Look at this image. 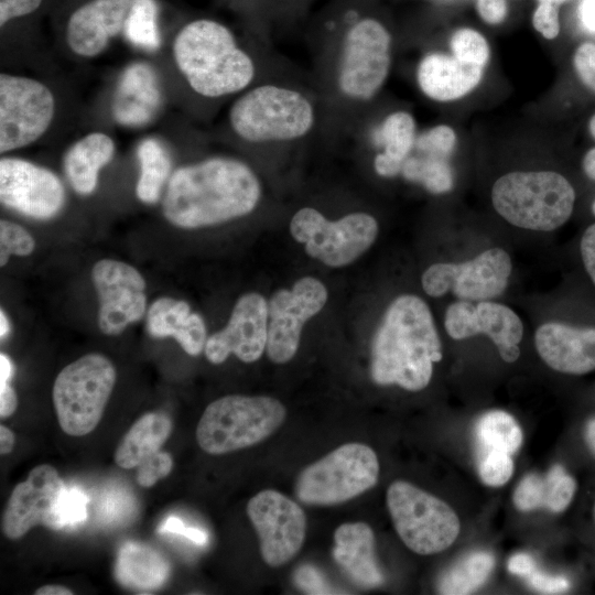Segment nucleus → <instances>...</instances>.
Listing matches in <instances>:
<instances>
[{
	"label": "nucleus",
	"mask_w": 595,
	"mask_h": 595,
	"mask_svg": "<svg viewBox=\"0 0 595 595\" xmlns=\"http://www.w3.org/2000/svg\"><path fill=\"white\" fill-rule=\"evenodd\" d=\"M327 298L326 286L313 277L302 278L290 290H278L271 296L266 351L273 363L285 364L294 357L304 323L324 307Z\"/></svg>",
	"instance_id": "obj_16"
},
{
	"label": "nucleus",
	"mask_w": 595,
	"mask_h": 595,
	"mask_svg": "<svg viewBox=\"0 0 595 595\" xmlns=\"http://www.w3.org/2000/svg\"><path fill=\"white\" fill-rule=\"evenodd\" d=\"M170 572L166 558L148 544L130 541L118 551L115 576L127 588L155 591L166 582Z\"/></svg>",
	"instance_id": "obj_27"
},
{
	"label": "nucleus",
	"mask_w": 595,
	"mask_h": 595,
	"mask_svg": "<svg viewBox=\"0 0 595 595\" xmlns=\"http://www.w3.org/2000/svg\"><path fill=\"white\" fill-rule=\"evenodd\" d=\"M575 490V479L563 466L554 465L544 476H524L513 493V504L521 511L547 508L561 512L571 504Z\"/></svg>",
	"instance_id": "obj_28"
},
{
	"label": "nucleus",
	"mask_w": 595,
	"mask_h": 595,
	"mask_svg": "<svg viewBox=\"0 0 595 595\" xmlns=\"http://www.w3.org/2000/svg\"><path fill=\"white\" fill-rule=\"evenodd\" d=\"M450 46L452 54L462 62L484 68L489 60L488 43L476 30L463 28L455 31L451 37Z\"/></svg>",
	"instance_id": "obj_37"
},
{
	"label": "nucleus",
	"mask_w": 595,
	"mask_h": 595,
	"mask_svg": "<svg viewBox=\"0 0 595 595\" xmlns=\"http://www.w3.org/2000/svg\"><path fill=\"white\" fill-rule=\"evenodd\" d=\"M416 136L411 113L399 110L388 115L376 131V141L382 148L374 160L377 174L383 177L401 174L404 161L414 149Z\"/></svg>",
	"instance_id": "obj_29"
},
{
	"label": "nucleus",
	"mask_w": 595,
	"mask_h": 595,
	"mask_svg": "<svg viewBox=\"0 0 595 595\" xmlns=\"http://www.w3.org/2000/svg\"><path fill=\"white\" fill-rule=\"evenodd\" d=\"M441 359V340L428 304L413 294L394 299L372 339L374 382L420 391L431 380L433 364Z\"/></svg>",
	"instance_id": "obj_2"
},
{
	"label": "nucleus",
	"mask_w": 595,
	"mask_h": 595,
	"mask_svg": "<svg viewBox=\"0 0 595 595\" xmlns=\"http://www.w3.org/2000/svg\"><path fill=\"white\" fill-rule=\"evenodd\" d=\"M495 565L489 552H473L451 566L440 578L437 589L441 594H469L483 585Z\"/></svg>",
	"instance_id": "obj_34"
},
{
	"label": "nucleus",
	"mask_w": 595,
	"mask_h": 595,
	"mask_svg": "<svg viewBox=\"0 0 595 595\" xmlns=\"http://www.w3.org/2000/svg\"><path fill=\"white\" fill-rule=\"evenodd\" d=\"M18 407V397L10 385V380H0V416L6 419L14 413Z\"/></svg>",
	"instance_id": "obj_52"
},
{
	"label": "nucleus",
	"mask_w": 595,
	"mask_h": 595,
	"mask_svg": "<svg viewBox=\"0 0 595 595\" xmlns=\"http://www.w3.org/2000/svg\"><path fill=\"white\" fill-rule=\"evenodd\" d=\"M444 326L454 339H464L479 334L476 305L469 301L458 300L445 312Z\"/></svg>",
	"instance_id": "obj_40"
},
{
	"label": "nucleus",
	"mask_w": 595,
	"mask_h": 595,
	"mask_svg": "<svg viewBox=\"0 0 595 595\" xmlns=\"http://www.w3.org/2000/svg\"><path fill=\"white\" fill-rule=\"evenodd\" d=\"M117 379L104 355L86 354L65 366L53 385V404L64 433L83 436L98 425Z\"/></svg>",
	"instance_id": "obj_7"
},
{
	"label": "nucleus",
	"mask_w": 595,
	"mask_h": 595,
	"mask_svg": "<svg viewBox=\"0 0 595 595\" xmlns=\"http://www.w3.org/2000/svg\"><path fill=\"white\" fill-rule=\"evenodd\" d=\"M540 3H550L559 7L560 4L569 1V0H538Z\"/></svg>",
	"instance_id": "obj_61"
},
{
	"label": "nucleus",
	"mask_w": 595,
	"mask_h": 595,
	"mask_svg": "<svg viewBox=\"0 0 595 595\" xmlns=\"http://www.w3.org/2000/svg\"><path fill=\"white\" fill-rule=\"evenodd\" d=\"M11 331V324L9 322V318L4 311L1 309L0 311V338L1 340L4 339Z\"/></svg>",
	"instance_id": "obj_59"
},
{
	"label": "nucleus",
	"mask_w": 595,
	"mask_h": 595,
	"mask_svg": "<svg viewBox=\"0 0 595 595\" xmlns=\"http://www.w3.org/2000/svg\"><path fill=\"white\" fill-rule=\"evenodd\" d=\"M477 10L484 21L498 24L507 14L506 0H478Z\"/></svg>",
	"instance_id": "obj_51"
},
{
	"label": "nucleus",
	"mask_w": 595,
	"mask_h": 595,
	"mask_svg": "<svg viewBox=\"0 0 595 595\" xmlns=\"http://www.w3.org/2000/svg\"><path fill=\"white\" fill-rule=\"evenodd\" d=\"M573 66L580 80L595 91V44L585 42L578 45L573 56Z\"/></svg>",
	"instance_id": "obj_45"
},
{
	"label": "nucleus",
	"mask_w": 595,
	"mask_h": 595,
	"mask_svg": "<svg viewBox=\"0 0 595 595\" xmlns=\"http://www.w3.org/2000/svg\"><path fill=\"white\" fill-rule=\"evenodd\" d=\"M66 490L57 470L48 464L35 466L24 482L17 484L2 517L7 538H22L31 528L42 524L57 529L56 508Z\"/></svg>",
	"instance_id": "obj_19"
},
{
	"label": "nucleus",
	"mask_w": 595,
	"mask_h": 595,
	"mask_svg": "<svg viewBox=\"0 0 595 595\" xmlns=\"http://www.w3.org/2000/svg\"><path fill=\"white\" fill-rule=\"evenodd\" d=\"M57 100L51 87L32 76L0 74V153L26 148L52 127Z\"/></svg>",
	"instance_id": "obj_10"
},
{
	"label": "nucleus",
	"mask_w": 595,
	"mask_h": 595,
	"mask_svg": "<svg viewBox=\"0 0 595 595\" xmlns=\"http://www.w3.org/2000/svg\"><path fill=\"white\" fill-rule=\"evenodd\" d=\"M391 66V36L382 23L364 18L344 34L336 85L347 99L366 101L385 85Z\"/></svg>",
	"instance_id": "obj_11"
},
{
	"label": "nucleus",
	"mask_w": 595,
	"mask_h": 595,
	"mask_svg": "<svg viewBox=\"0 0 595 595\" xmlns=\"http://www.w3.org/2000/svg\"><path fill=\"white\" fill-rule=\"evenodd\" d=\"M536 563L533 559L524 553H518L510 558L508 562V570L512 574H517L526 577L533 569Z\"/></svg>",
	"instance_id": "obj_54"
},
{
	"label": "nucleus",
	"mask_w": 595,
	"mask_h": 595,
	"mask_svg": "<svg viewBox=\"0 0 595 595\" xmlns=\"http://www.w3.org/2000/svg\"><path fill=\"white\" fill-rule=\"evenodd\" d=\"M538 354L552 369L584 375L595 369V327L545 323L534 334Z\"/></svg>",
	"instance_id": "obj_22"
},
{
	"label": "nucleus",
	"mask_w": 595,
	"mask_h": 595,
	"mask_svg": "<svg viewBox=\"0 0 595 595\" xmlns=\"http://www.w3.org/2000/svg\"><path fill=\"white\" fill-rule=\"evenodd\" d=\"M268 303L255 292L241 295L226 326L207 337L204 354L218 365L234 354L244 363L258 360L267 347Z\"/></svg>",
	"instance_id": "obj_20"
},
{
	"label": "nucleus",
	"mask_w": 595,
	"mask_h": 595,
	"mask_svg": "<svg viewBox=\"0 0 595 595\" xmlns=\"http://www.w3.org/2000/svg\"><path fill=\"white\" fill-rule=\"evenodd\" d=\"M136 156L139 164L136 195L141 203L152 205L162 198L173 173L171 154L161 140L147 137L138 143Z\"/></svg>",
	"instance_id": "obj_31"
},
{
	"label": "nucleus",
	"mask_w": 595,
	"mask_h": 595,
	"mask_svg": "<svg viewBox=\"0 0 595 595\" xmlns=\"http://www.w3.org/2000/svg\"><path fill=\"white\" fill-rule=\"evenodd\" d=\"M575 191L553 171L511 172L491 188V203L508 223L524 229L551 231L573 213Z\"/></svg>",
	"instance_id": "obj_5"
},
{
	"label": "nucleus",
	"mask_w": 595,
	"mask_h": 595,
	"mask_svg": "<svg viewBox=\"0 0 595 595\" xmlns=\"http://www.w3.org/2000/svg\"><path fill=\"white\" fill-rule=\"evenodd\" d=\"M484 68L462 62L454 55L431 52L416 69L421 91L436 101H452L472 91L482 80Z\"/></svg>",
	"instance_id": "obj_23"
},
{
	"label": "nucleus",
	"mask_w": 595,
	"mask_h": 595,
	"mask_svg": "<svg viewBox=\"0 0 595 595\" xmlns=\"http://www.w3.org/2000/svg\"><path fill=\"white\" fill-rule=\"evenodd\" d=\"M116 149L113 138L100 130L85 133L67 148L63 169L75 193L88 196L96 191L99 173L112 161Z\"/></svg>",
	"instance_id": "obj_26"
},
{
	"label": "nucleus",
	"mask_w": 595,
	"mask_h": 595,
	"mask_svg": "<svg viewBox=\"0 0 595 595\" xmlns=\"http://www.w3.org/2000/svg\"><path fill=\"white\" fill-rule=\"evenodd\" d=\"M285 416L284 405L272 397L225 396L206 407L196 428V440L212 455L235 452L269 437Z\"/></svg>",
	"instance_id": "obj_6"
},
{
	"label": "nucleus",
	"mask_w": 595,
	"mask_h": 595,
	"mask_svg": "<svg viewBox=\"0 0 595 595\" xmlns=\"http://www.w3.org/2000/svg\"><path fill=\"white\" fill-rule=\"evenodd\" d=\"M455 144V131L450 126L439 125L418 134L414 149L420 154L446 159Z\"/></svg>",
	"instance_id": "obj_41"
},
{
	"label": "nucleus",
	"mask_w": 595,
	"mask_h": 595,
	"mask_svg": "<svg viewBox=\"0 0 595 595\" xmlns=\"http://www.w3.org/2000/svg\"><path fill=\"white\" fill-rule=\"evenodd\" d=\"M315 108L301 91L263 84L247 88L228 111L231 131L249 143L290 142L314 127Z\"/></svg>",
	"instance_id": "obj_4"
},
{
	"label": "nucleus",
	"mask_w": 595,
	"mask_h": 595,
	"mask_svg": "<svg viewBox=\"0 0 595 595\" xmlns=\"http://www.w3.org/2000/svg\"><path fill=\"white\" fill-rule=\"evenodd\" d=\"M172 432V421L164 412H148L138 419L122 437L115 452V462L122 468L138 467L160 451Z\"/></svg>",
	"instance_id": "obj_30"
},
{
	"label": "nucleus",
	"mask_w": 595,
	"mask_h": 595,
	"mask_svg": "<svg viewBox=\"0 0 595 595\" xmlns=\"http://www.w3.org/2000/svg\"><path fill=\"white\" fill-rule=\"evenodd\" d=\"M592 213L595 215V201L592 204Z\"/></svg>",
	"instance_id": "obj_62"
},
{
	"label": "nucleus",
	"mask_w": 595,
	"mask_h": 595,
	"mask_svg": "<svg viewBox=\"0 0 595 595\" xmlns=\"http://www.w3.org/2000/svg\"><path fill=\"white\" fill-rule=\"evenodd\" d=\"M172 467V456L167 452L158 451L138 466L137 482L142 487H152L158 480L166 477Z\"/></svg>",
	"instance_id": "obj_43"
},
{
	"label": "nucleus",
	"mask_w": 595,
	"mask_h": 595,
	"mask_svg": "<svg viewBox=\"0 0 595 595\" xmlns=\"http://www.w3.org/2000/svg\"><path fill=\"white\" fill-rule=\"evenodd\" d=\"M511 270L509 255L501 248H490L463 263L430 266L421 283L424 292L433 298L452 291L459 300L488 301L505 291Z\"/></svg>",
	"instance_id": "obj_13"
},
{
	"label": "nucleus",
	"mask_w": 595,
	"mask_h": 595,
	"mask_svg": "<svg viewBox=\"0 0 595 595\" xmlns=\"http://www.w3.org/2000/svg\"><path fill=\"white\" fill-rule=\"evenodd\" d=\"M137 48L154 52L161 47L159 9L155 0H134L127 17L123 32Z\"/></svg>",
	"instance_id": "obj_35"
},
{
	"label": "nucleus",
	"mask_w": 595,
	"mask_h": 595,
	"mask_svg": "<svg viewBox=\"0 0 595 595\" xmlns=\"http://www.w3.org/2000/svg\"><path fill=\"white\" fill-rule=\"evenodd\" d=\"M261 182L244 161L209 156L173 171L162 195V214L175 227L195 229L253 212Z\"/></svg>",
	"instance_id": "obj_1"
},
{
	"label": "nucleus",
	"mask_w": 595,
	"mask_h": 595,
	"mask_svg": "<svg viewBox=\"0 0 595 595\" xmlns=\"http://www.w3.org/2000/svg\"><path fill=\"white\" fill-rule=\"evenodd\" d=\"M35 249L33 236L21 225L0 220V266L4 267L11 256L26 257Z\"/></svg>",
	"instance_id": "obj_38"
},
{
	"label": "nucleus",
	"mask_w": 595,
	"mask_h": 595,
	"mask_svg": "<svg viewBox=\"0 0 595 595\" xmlns=\"http://www.w3.org/2000/svg\"><path fill=\"white\" fill-rule=\"evenodd\" d=\"M477 470L484 484L491 487L505 485L512 476V455L502 452H477Z\"/></svg>",
	"instance_id": "obj_39"
},
{
	"label": "nucleus",
	"mask_w": 595,
	"mask_h": 595,
	"mask_svg": "<svg viewBox=\"0 0 595 595\" xmlns=\"http://www.w3.org/2000/svg\"><path fill=\"white\" fill-rule=\"evenodd\" d=\"M477 452L515 454L522 443V431L512 415L505 411H489L475 426Z\"/></svg>",
	"instance_id": "obj_33"
},
{
	"label": "nucleus",
	"mask_w": 595,
	"mask_h": 595,
	"mask_svg": "<svg viewBox=\"0 0 595 595\" xmlns=\"http://www.w3.org/2000/svg\"><path fill=\"white\" fill-rule=\"evenodd\" d=\"M529 584L545 594L563 593L569 588V582L560 576L548 575L536 566L527 576Z\"/></svg>",
	"instance_id": "obj_48"
},
{
	"label": "nucleus",
	"mask_w": 595,
	"mask_h": 595,
	"mask_svg": "<svg viewBox=\"0 0 595 595\" xmlns=\"http://www.w3.org/2000/svg\"><path fill=\"white\" fill-rule=\"evenodd\" d=\"M171 58L187 87L204 99H220L250 87L252 56L224 23L198 18L182 24L171 41Z\"/></svg>",
	"instance_id": "obj_3"
},
{
	"label": "nucleus",
	"mask_w": 595,
	"mask_h": 595,
	"mask_svg": "<svg viewBox=\"0 0 595 595\" xmlns=\"http://www.w3.org/2000/svg\"><path fill=\"white\" fill-rule=\"evenodd\" d=\"M35 595H72L73 592L62 585H44L34 592Z\"/></svg>",
	"instance_id": "obj_57"
},
{
	"label": "nucleus",
	"mask_w": 595,
	"mask_h": 595,
	"mask_svg": "<svg viewBox=\"0 0 595 595\" xmlns=\"http://www.w3.org/2000/svg\"><path fill=\"white\" fill-rule=\"evenodd\" d=\"M163 101L162 85L153 65L134 61L118 76L110 98V116L120 127L142 128L158 117Z\"/></svg>",
	"instance_id": "obj_21"
},
{
	"label": "nucleus",
	"mask_w": 595,
	"mask_h": 595,
	"mask_svg": "<svg viewBox=\"0 0 595 595\" xmlns=\"http://www.w3.org/2000/svg\"><path fill=\"white\" fill-rule=\"evenodd\" d=\"M582 166L587 177L595 181V148L586 152Z\"/></svg>",
	"instance_id": "obj_56"
},
{
	"label": "nucleus",
	"mask_w": 595,
	"mask_h": 595,
	"mask_svg": "<svg viewBox=\"0 0 595 595\" xmlns=\"http://www.w3.org/2000/svg\"><path fill=\"white\" fill-rule=\"evenodd\" d=\"M588 130L592 137L595 139V115L589 119Z\"/></svg>",
	"instance_id": "obj_60"
},
{
	"label": "nucleus",
	"mask_w": 595,
	"mask_h": 595,
	"mask_svg": "<svg viewBox=\"0 0 595 595\" xmlns=\"http://www.w3.org/2000/svg\"><path fill=\"white\" fill-rule=\"evenodd\" d=\"M0 202L23 216L48 220L64 208L66 191L50 169L6 154L0 159Z\"/></svg>",
	"instance_id": "obj_14"
},
{
	"label": "nucleus",
	"mask_w": 595,
	"mask_h": 595,
	"mask_svg": "<svg viewBox=\"0 0 595 595\" xmlns=\"http://www.w3.org/2000/svg\"><path fill=\"white\" fill-rule=\"evenodd\" d=\"M91 281L98 295V327L116 336L147 314V283L133 266L101 259L91 269Z\"/></svg>",
	"instance_id": "obj_17"
},
{
	"label": "nucleus",
	"mask_w": 595,
	"mask_h": 595,
	"mask_svg": "<svg viewBox=\"0 0 595 595\" xmlns=\"http://www.w3.org/2000/svg\"><path fill=\"white\" fill-rule=\"evenodd\" d=\"M44 0H0V29L36 13Z\"/></svg>",
	"instance_id": "obj_44"
},
{
	"label": "nucleus",
	"mask_w": 595,
	"mask_h": 595,
	"mask_svg": "<svg viewBox=\"0 0 595 595\" xmlns=\"http://www.w3.org/2000/svg\"><path fill=\"white\" fill-rule=\"evenodd\" d=\"M401 174L408 181L422 184L433 194L446 193L454 184L453 172L446 159L420 153L404 161Z\"/></svg>",
	"instance_id": "obj_36"
},
{
	"label": "nucleus",
	"mask_w": 595,
	"mask_h": 595,
	"mask_svg": "<svg viewBox=\"0 0 595 595\" xmlns=\"http://www.w3.org/2000/svg\"><path fill=\"white\" fill-rule=\"evenodd\" d=\"M534 29L548 40H553L559 35V7L550 3H539L533 17Z\"/></svg>",
	"instance_id": "obj_46"
},
{
	"label": "nucleus",
	"mask_w": 595,
	"mask_h": 595,
	"mask_svg": "<svg viewBox=\"0 0 595 595\" xmlns=\"http://www.w3.org/2000/svg\"><path fill=\"white\" fill-rule=\"evenodd\" d=\"M134 0H73L63 20L62 34L67 50L76 57L101 55L123 32Z\"/></svg>",
	"instance_id": "obj_18"
},
{
	"label": "nucleus",
	"mask_w": 595,
	"mask_h": 595,
	"mask_svg": "<svg viewBox=\"0 0 595 595\" xmlns=\"http://www.w3.org/2000/svg\"><path fill=\"white\" fill-rule=\"evenodd\" d=\"M247 515L259 537L262 560L268 565H283L301 550L306 517L298 502L280 491L266 489L248 501Z\"/></svg>",
	"instance_id": "obj_15"
},
{
	"label": "nucleus",
	"mask_w": 595,
	"mask_h": 595,
	"mask_svg": "<svg viewBox=\"0 0 595 595\" xmlns=\"http://www.w3.org/2000/svg\"><path fill=\"white\" fill-rule=\"evenodd\" d=\"M387 506L400 539L418 554L442 552L459 533L455 511L445 501L410 483H392L387 490Z\"/></svg>",
	"instance_id": "obj_9"
},
{
	"label": "nucleus",
	"mask_w": 595,
	"mask_h": 595,
	"mask_svg": "<svg viewBox=\"0 0 595 595\" xmlns=\"http://www.w3.org/2000/svg\"><path fill=\"white\" fill-rule=\"evenodd\" d=\"M580 249L584 267L595 284V224L584 231Z\"/></svg>",
	"instance_id": "obj_50"
},
{
	"label": "nucleus",
	"mask_w": 595,
	"mask_h": 595,
	"mask_svg": "<svg viewBox=\"0 0 595 595\" xmlns=\"http://www.w3.org/2000/svg\"><path fill=\"white\" fill-rule=\"evenodd\" d=\"M476 313L479 334L489 336L505 361H516L520 355L518 344L523 335L520 317L510 307L489 300L478 302Z\"/></svg>",
	"instance_id": "obj_32"
},
{
	"label": "nucleus",
	"mask_w": 595,
	"mask_h": 595,
	"mask_svg": "<svg viewBox=\"0 0 595 595\" xmlns=\"http://www.w3.org/2000/svg\"><path fill=\"white\" fill-rule=\"evenodd\" d=\"M87 504L88 497L79 488H66L56 508L57 529L74 527L84 521Z\"/></svg>",
	"instance_id": "obj_42"
},
{
	"label": "nucleus",
	"mask_w": 595,
	"mask_h": 595,
	"mask_svg": "<svg viewBox=\"0 0 595 595\" xmlns=\"http://www.w3.org/2000/svg\"><path fill=\"white\" fill-rule=\"evenodd\" d=\"M578 20L585 31L595 34V0L580 1Z\"/></svg>",
	"instance_id": "obj_53"
},
{
	"label": "nucleus",
	"mask_w": 595,
	"mask_h": 595,
	"mask_svg": "<svg viewBox=\"0 0 595 595\" xmlns=\"http://www.w3.org/2000/svg\"><path fill=\"white\" fill-rule=\"evenodd\" d=\"M585 440L589 448L595 453V419H592L585 428Z\"/></svg>",
	"instance_id": "obj_58"
},
{
	"label": "nucleus",
	"mask_w": 595,
	"mask_h": 595,
	"mask_svg": "<svg viewBox=\"0 0 595 595\" xmlns=\"http://www.w3.org/2000/svg\"><path fill=\"white\" fill-rule=\"evenodd\" d=\"M290 232L304 244L310 257L339 268L354 262L370 248L378 235V223L374 216L360 212L328 220L317 209L303 207L293 215Z\"/></svg>",
	"instance_id": "obj_12"
},
{
	"label": "nucleus",
	"mask_w": 595,
	"mask_h": 595,
	"mask_svg": "<svg viewBox=\"0 0 595 595\" xmlns=\"http://www.w3.org/2000/svg\"><path fill=\"white\" fill-rule=\"evenodd\" d=\"M14 445V434L13 432L4 426L0 425V452L1 454H8L13 450Z\"/></svg>",
	"instance_id": "obj_55"
},
{
	"label": "nucleus",
	"mask_w": 595,
	"mask_h": 595,
	"mask_svg": "<svg viewBox=\"0 0 595 595\" xmlns=\"http://www.w3.org/2000/svg\"><path fill=\"white\" fill-rule=\"evenodd\" d=\"M378 475L374 450L363 443H346L300 473L295 495L306 505H338L372 488Z\"/></svg>",
	"instance_id": "obj_8"
},
{
	"label": "nucleus",
	"mask_w": 595,
	"mask_h": 595,
	"mask_svg": "<svg viewBox=\"0 0 595 595\" xmlns=\"http://www.w3.org/2000/svg\"><path fill=\"white\" fill-rule=\"evenodd\" d=\"M295 582L302 589L309 593H331L322 575L309 565H304L295 572Z\"/></svg>",
	"instance_id": "obj_49"
},
{
	"label": "nucleus",
	"mask_w": 595,
	"mask_h": 595,
	"mask_svg": "<svg viewBox=\"0 0 595 595\" xmlns=\"http://www.w3.org/2000/svg\"><path fill=\"white\" fill-rule=\"evenodd\" d=\"M145 326L152 337H173L191 356L199 355L205 348V322L198 313L192 312L186 301L170 296L156 299L147 311Z\"/></svg>",
	"instance_id": "obj_24"
},
{
	"label": "nucleus",
	"mask_w": 595,
	"mask_h": 595,
	"mask_svg": "<svg viewBox=\"0 0 595 595\" xmlns=\"http://www.w3.org/2000/svg\"><path fill=\"white\" fill-rule=\"evenodd\" d=\"M159 532L180 534L198 545H206L208 542V536L204 530L194 527H186L180 518L174 516L165 519V521L159 527Z\"/></svg>",
	"instance_id": "obj_47"
},
{
	"label": "nucleus",
	"mask_w": 595,
	"mask_h": 595,
	"mask_svg": "<svg viewBox=\"0 0 595 595\" xmlns=\"http://www.w3.org/2000/svg\"><path fill=\"white\" fill-rule=\"evenodd\" d=\"M333 558L359 586L375 588L385 577L375 554V534L365 522H346L334 532Z\"/></svg>",
	"instance_id": "obj_25"
}]
</instances>
